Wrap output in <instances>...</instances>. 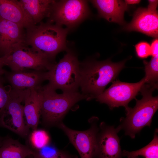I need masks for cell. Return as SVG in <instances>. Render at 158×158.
<instances>
[{
    "label": "cell",
    "instance_id": "obj_1",
    "mask_svg": "<svg viewBox=\"0 0 158 158\" xmlns=\"http://www.w3.org/2000/svg\"><path fill=\"white\" fill-rule=\"evenodd\" d=\"M25 41L32 49L53 61L56 55L66 48L68 29L47 22H40L25 29Z\"/></svg>",
    "mask_w": 158,
    "mask_h": 158
},
{
    "label": "cell",
    "instance_id": "obj_2",
    "mask_svg": "<svg viewBox=\"0 0 158 158\" xmlns=\"http://www.w3.org/2000/svg\"><path fill=\"white\" fill-rule=\"evenodd\" d=\"M156 87L145 83L140 90L142 98L136 100L133 108L126 109V116L121 120V123L116 128L118 132L125 131V134L134 138L145 126H150L152 117L158 108V96L152 95Z\"/></svg>",
    "mask_w": 158,
    "mask_h": 158
},
{
    "label": "cell",
    "instance_id": "obj_3",
    "mask_svg": "<svg viewBox=\"0 0 158 158\" xmlns=\"http://www.w3.org/2000/svg\"><path fill=\"white\" fill-rule=\"evenodd\" d=\"M126 61L113 63L107 60L87 63L81 69L80 86L82 94L87 96L88 99L102 94L107 85L114 80L123 68Z\"/></svg>",
    "mask_w": 158,
    "mask_h": 158
},
{
    "label": "cell",
    "instance_id": "obj_4",
    "mask_svg": "<svg viewBox=\"0 0 158 158\" xmlns=\"http://www.w3.org/2000/svg\"><path fill=\"white\" fill-rule=\"evenodd\" d=\"M42 100L40 117L47 127L58 126L69 109L76 103L88 97L76 92L58 94L47 85L41 87Z\"/></svg>",
    "mask_w": 158,
    "mask_h": 158
},
{
    "label": "cell",
    "instance_id": "obj_5",
    "mask_svg": "<svg viewBox=\"0 0 158 158\" xmlns=\"http://www.w3.org/2000/svg\"><path fill=\"white\" fill-rule=\"evenodd\" d=\"M46 78L49 81L47 85L53 90L60 89L63 92H76L81 80V69L76 57L68 52L46 72Z\"/></svg>",
    "mask_w": 158,
    "mask_h": 158
},
{
    "label": "cell",
    "instance_id": "obj_6",
    "mask_svg": "<svg viewBox=\"0 0 158 158\" xmlns=\"http://www.w3.org/2000/svg\"><path fill=\"white\" fill-rule=\"evenodd\" d=\"M4 58V65L12 71H48L54 64L45 56L33 51L25 40L14 45Z\"/></svg>",
    "mask_w": 158,
    "mask_h": 158
},
{
    "label": "cell",
    "instance_id": "obj_7",
    "mask_svg": "<svg viewBox=\"0 0 158 158\" xmlns=\"http://www.w3.org/2000/svg\"><path fill=\"white\" fill-rule=\"evenodd\" d=\"M25 91L11 89L10 100L0 118V127L6 128L23 138L29 135L30 131L25 121L22 104Z\"/></svg>",
    "mask_w": 158,
    "mask_h": 158
},
{
    "label": "cell",
    "instance_id": "obj_8",
    "mask_svg": "<svg viewBox=\"0 0 158 158\" xmlns=\"http://www.w3.org/2000/svg\"><path fill=\"white\" fill-rule=\"evenodd\" d=\"M87 2L85 0H61L55 1L47 22L64 25L70 28L76 25L88 15Z\"/></svg>",
    "mask_w": 158,
    "mask_h": 158
},
{
    "label": "cell",
    "instance_id": "obj_9",
    "mask_svg": "<svg viewBox=\"0 0 158 158\" xmlns=\"http://www.w3.org/2000/svg\"><path fill=\"white\" fill-rule=\"evenodd\" d=\"M145 83L144 78L134 83L114 81L109 88L95 98L100 103L107 104L111 109L123 106L126 109L129 107L128 103L135 98Z\"/></svg>",
    "mask_w": 158,
    "mask_h": 158
},
{
    "label": "cell",
    "instance_id": "obj_10",
    "mask_svg": "<svg viewBox=\"0 0 158 158\" xmlns=\"http://www.w3.org/2000/svg\"><path fill=\"white\" fill-rule=\"evenodd\" d=\"M98 119L92 118L89 121L90 128L85 130L71 129L63 122L58 126L68 137L78 151L80 158H93L96 146V137L99 130Z\"/></svg>",
    "mask_w": 158,
    "mask_h": 158
},
{
    "label": "cell",
    "instance_id": "obj_11",
    "mask_svg": "<svg viewBox=\"0 0 158 158\" xmlns=\"http://www.w3.org/2000/svg\"><path fill=\"white\" fill-rule=\"evenodd\" d=\"M118 132L113 126L102 122L99 126L93 158H122Z\"/></svg>",
    "mask_w": 158,
    "mask_h": 158
},
{
    "label": "cell",
    "instance_id": "obj_12",
    "mask_svg": "<svg viewBox=\"0 0 158 158\" xmlns=\"http://www.w3.org/2000/svg\"><path fill=\"white\" fill-rule=\"evenodd\" d=\"M128 31L140 32L157 38L158 35L157 11L139 8L134 12L131 22L125 27Z\"/></svg>",
    "mask_w": 158,
    "mask_h": 158
},
{
    "label": "cell",
    "instance_id": "obj_13",
    "mask_svg": "<svg viewBox=\"0 0 158 158\" xmlns=\"http://www.w3.org/2000/svg\"><path fill=\"white\" fill-rule=\"evenodd\" d=\"M4 78L10 84L12 89L24 90L36 88L46 80V72L36 70L21 71H6Z\"/></svg>",
    "mask_w": 158,
    "mask_h": 158
},
{
    "label": "cell",
    "instance_id": "obj_14",
    "mask_svg": "<svg viewBox=\"0 0 158 158\" xmlns=\"http://www.w3.org/2000/svg\"><path fill=\"white\" fill-rule=\"evenodd\" d=\"M23 28L0 17V56L8 54L14 45L25 40Z\"/></svg>",
    "mask_w": 158,
    "mask_h": 158
},
{
    "label": "cell",
    "instance_id": "obj_15",
    "mask_svg": "<svg viewBox=\"0 0 158 158\" xmlns=\"http://www.w3.org/2000/svg\"><path fill=\"white\" fill-rule=\"evenodd\" d=\"M41 87L26 90L23 101L25 122L28 127L33 130L37 129L40 117L42 100Z\"/></svg>",
    "mask_w": 158,
    "mask_h": 158
},
{
    "label": "cell",
    "instance_id": "obj_16",
    "mask_svg": "<svg viewBox=\"0 0 158 158\" xmlns=\"http://www.w3.org/2000/svg\"><path fill=\"white\" fill-rule=\"evenodd\" d=\"M91 2L97 9L99 16L110 22L120 24L124 23V13L128 8L124 1L117 0H95Z\"/></svg>",
    "mask_w": 158,
    "mask_h": 158
},
{
    "label": "cell",
    "instance_id": "obj_17",
    "mask_svg": "<svg viewBox=\"0 0 158 158\" xmlns=\"http://www.w3.org/2000/svg\"><path fill=\"white\" fill-rule=\"evenodd\" d=\"M0 17L16 23L25 29L35 25L26 14L18 0H0Z\"/></svg>",
    "mask_w": 158,
    "mask_h": 158
},
{
    "label": "cell",
    "instance_id": "obj_18",
    "mask_svg": "<svg viewBox=\"0 0 158 158\" xmlns=\"http://www.w3.org/2000/svg\"><path fill=\"white\" fill-rule=\"evenodd\" d=\"M28 17L35 25L49 18L55 0H20L19 1Z\"/></svg>",
    "mask_w": 158,
    "mask_h": 158
},
{
    "label": "cell",
    "instance_id": "obj_19",
    "mask_svg": "<svg viewBox=\"0 0 158 158\" xmlns=\"http://www.w3.org/2000/svg\"><path fill=\"white\" fill-rule=\"evenodd\" d=\"M34 152L26 145L8 137H5L0 147V158H26Z\"/></svg>",
    "mask_w": 158,
    "mask_h": 158
},
{
    "label": "cell",
    "instance_id": "obj_20",
    "mask_svg": "<svg viewBox=\"0 0 158 158\" xmlns=\"http://www.w3.org/2000/svg\"><path fill=\"white\" fill-rule=\"evenodd\" d=\"M140 156L145 158H158V130L156 129L152 141L144 147L137 150L128 151L123 150L122 151V157L130 158Z\"/></svg>",
    "mask_w": 158,
    "mask_h": 158
},
{
    "label": "cell",
    "instance_id": "obj_21",
    "mask_svg": "<svg viewBox=\"0 0 158 158\" xmlns=\"http://www.w3.org/2000/svg\"><path fill=\"white\" fill-rule=\"evenodd\" d=\"M158 55L152 57L149 61H143L145 66V76L144 77L146 83L154 87H157L158 78Z\"/></svg>",
    "mask_w": 158,
    "mask_h": 158
},
{
    "label": "cell",
    "instance_id": "obj_22",
    "mask_svg": "<svg viewBox=\"0 0 158 158\" xmlns=\"http://www.w3.org/2000/svg\"><path fill=\"white\" fill-rule=\"evenodd\" d=\"M29 141L31 145L38 150L49 144L50 138L45 130L36 129L30 134Z\"/></svg>",
    "mask_w": 158,
    "mask_h": 158
},
{
    "label": "cell",
    "instance_id": "obj_23",
    "mask_svg": "<svg viewBox=\"0 0 158 158\" xmlns=\"http://www.w3.org/2000/svg\"><path fill=\"white\" fill-rule=\"evenodd\" d=\"M5 80L0 75V118L3 114L10 98L12 89L10 85H5Z\"/></svg>",
    "mask_w": 158,
    "mask_h": 158
},
{
    "label": "cell",
    "instance_id": "obj_24",
    "mask_svg": "<svg viewBox=\"0 0 158 158\" xmlns=\"http://www.w3.org/2000/svg\"><path fill=\"white\" fill-rule=\"evenodd\" d=\"M62 151L49 144L38 150L37 152H34L40 158H57L60 156Z\"/></svg>",
    "mask_w": 158,
    "mask_h": 158
},
{
    "label": "cell",
    "instance_id": "obj_25",
    "mask_svg": "<svg viewBox=\"0 0 158 158\" xmlns=\"http://www.w3.org/2000/svg\"><path fill=\"white\" fill-rule=\"evenodd\" d=\"M136 55L142 59L146 58L151 56L150 44L146 41H141L135 46Z\"/></svg>",
    "mask_w": 158,
    "mask_h": 158
},
{
    "label": "cell",
    "instance_id": "obj_26",
    "mask_svg": "<svg viewBox=\"0 0 158 158\" xmlns=\"http://www.w3.org/2000/svg\"><path fill=\"white\" fill-rule=\"evenodd\" d=\"M150 45L151 56L152 57L158 55V40L157 38L153 40Z\"/></svg>",
    "mask_w": 158,
    "mask_h": 158
},
{
    "label": "cell",
    "instance_id": "obj_27",
    "mask_svg": "<svg viewBox=\"0 0 158 158\" xmlns=\"http://www.w3.org/2000/svg\"><path fill=\"white\" fill-rule=\"evenodd\" d=\"M34 158H40L34 153L33 154ZM57 158H78L77 156L72 155L67 152L62 151L60 156Z\"/></svg>",
    "mask_w": 158,
    "mask_h": 158
},
{
    "label": "cell",
    "instance_id": "obj_28",
    "mask_svg": "<svg viewBox=\"0 0 158 158\" xmlns=\"http://www.w3.org/2000/svg\"><path fill=\"white\" fill-rule=\"evenodd\" d=\"M148 1L149 4L147 8L152 11H157V8L158 5V0H149Z\"/></svg>",
    "mask_w": 158,
    "mask_h": 158
},
{
    "label": "cell",
    "instance_id": "obj_29",
    "mask_svg": "<svg viewBox=\"0 0 158 158\" xmlns=\"http://www.w3.org/2000/svg\"><path fill=\"white\" fill-rule=\"evenodd\" d=\"M4 56H0V75L4 74L6 71L3 69V67L4 65Z\"/></svg>",
    "mask_w": 158,
    "mask_h": 158
},
{
    "label": "cell",
    "instance_id": "obj_30",
    "mask_svg": "<svg viewBox=\"0 0 158 158\" xmlns=\"http://www.w3.org/2000/svg\"><path fill=\"white\" fill-rule=\"evenodd\" d=\"M141 1L139 0H126L124 1L125 3L127 5H133L139 4Z\"/></svg>",
    "mask_w": 158,
    "mask_h": 158
},
{
    "label": "cell",
    "instance_id": "obj_31",
    "mask_svg": "<svg viewBox=\"0 0 158 158\" xmlns=\"http://www.w3.org/2000/svg\"><path fill=\"white\" fill-rule=\"evenodd\" d=\"M4 137H3L0 135V147L2 145Z\"/></svg>",
    "mask_w": 158,
    "mask_h": 158
},
{
    "label": "cell",
    "instance_id": "obj_32",
    "mask_svg": "<svg viewBox=\"0 0 158 158\" xmlns=\"http://www.w3.org/2000/svg\"><path fill=\"white\" fill-rule=\"evenodd\" d=\"M130 158H139L138 157H131Z\"/></svg>",
    "mask_w": 158,
    "mask_h": 158
},
{
    "label": "cell",
    "instance_id": "obj_33",
    "mask_svg": "<svg viewBox=\"0 0 158 158\" xmlns=\"http://www.w3.org/2000/svg\"><path fill=\"white\" fill-rule=\"evenodd\" d=\"M30 156H29L27 157L26 158H29V157H30ZM33 157H34V156H33Z\"/></svg>",
    "mask_w": 158,
    "mask_h": 158
}]
</instances>
